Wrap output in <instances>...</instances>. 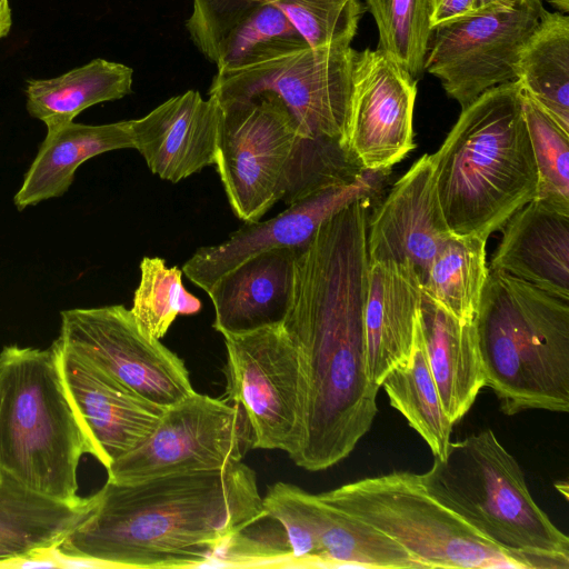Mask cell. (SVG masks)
<instances>
[{"mask_svg": "<svg viewBox=\"0 0 569 569\" xmlns=\"http://www.w3.org/2000/svg\"><path fill=\"white\" fill-rule=\"evenodd\" d=\"M376 202L358 200L332 216L295 259L282 325L298 351L303 407L290 459L308 471L346 459L378 412L380 387L369 377L365 331L367 224Z\"/></svg>", "mask_w": 569, "mask_h": 569, "instance_id": "1", "label": "cell"}, {"mask_svg": "<svg viewBox=\"0 0 569 569\" xmlns=\"http://www.w3.org/2000/svg\"><path fill=\"white\" fill-rule=\"evenodd\" d=\"M87 518L58 545L101 568L227 566L234 540L264 516L242 461L133 483L108 481Z\"/></svg>", "mask_w": 569, "mask_h": 569, "instance_id": "2", "label": "cell"}, {"mask_svg": "<svg viewBox=\"0 0 569 569\" xmlns=\"http://www.w3.org/2000/svg\"><path fill=\"white\" fill-rule=\"evenodd\" d=\"M429 159L450 232L488 239L500 231L538 190L519 81L493 87L463 107Z\"/></svg>", "mask_w": 569, "mask_h": 569, "instance_id": "3", "label": "cell"}, {"mask_svg": "<svg viewBox=\"0 0 569 569\" xmlns=\"http://www.w3.org/2000/svg\"><path fill=\"white\" fill-rule=\"evenodd\" d=\"M486 387L501 411H569V301L489 270L473 318Z\"/></svg>", "mask_w": 569, "mask_h": 569, "instance_id": "4", "label": "cell"}, {"mask_svg": "<svg viewBox=\"0 0 569 569\" xmlns=\"http://www.w3.org/2000/svg\"><path fill=\"white\" fill-rule=\"evenodd\" d=\"M90 455L67 393L56 342L0 352V473L39 496L78 500L77 470Z\"/></svg>", "mask_w": 569, "mask_h": 569, "instance_id": "5", "label": "cell"}, {"mask_svg": "<svg viewBox=\"0 0 569 569\" xmlns=\"http://www.w3.org/2000/svg\"><path fill=\"white\" fill-rule=\"evenodd\" d=\"M428 491L529 569H568L569 538L537 505L516 458L491 429L451 441L422 473Z\"/></svg>", "mask_w": 569, "mask_h": 569, "instance_id": "6", "label": "cell"}, {"mask_svg": "<svg viewBox=\"0 0 569 569\" xmlns=\"http://www.w3.org/2000/svg\"><path fill=\"white\" fill-rule=\"evenodd\" d=\"M318 495L392 538L420 568L529 569L432 496L422 473L393 471Z\"/></svg>", "mask_w": 569, "mask_h": 569, "instance_id": "7", "label": "cell"}, {"mask_svg": "<svg viewBox=\"0 0 569 569\" xmlns=\"http://www.w3.org/2000/svg\"><path fill=\"white\" fill-rule=\"evenodd\" d=\"M357 52L350 46L306 47L219 69L209 96L222 103L274 94L305 140L337 141L345 147Z\"/></svg>", "mask_w": 569, "mask_h": 569, "instance_id": "8", "label": "cell"}, {"mask_svg": "<svg viewBox=\"0 0 569 569\" xmlns=\"http://www.w3.org/2000/svg\"><path fill=\"white\" fill-rule=\"evenodd\" d=\"M220 106L214 166L233 213L256 222L284 198L289 168L303 138L274 94L263 92Z\"/></svg>", "mask_w": 569, "mask_h": 569, "instance_id": "9", "label": "cell"}, {"mask_svg": "<svg viewBox=\"0 0 569 569\" xmlns=\"http://www.w3.org/2000/svg\"><path fill=\"white\" fill-rule=\"evenodd\" d=\"M251 449L253 437L243 407L196 391L166 407L150 435L107 469V480L133 483L217 470L242 461Z\"/></svg>", "mask_w": 569, "mask_h": 569, "instance_id": "10", "label": "cell"}, {"mask_svg": "<svg viewBox=\"0 0 569 569\" xmlns=\"http://www.w3.org/2000/svg\"><path fill=\"white\" fill-rule=\"evenodd\" d=\"M227 361L223 399L239 403L248 417L253 449H298L303 390L296 346L282 322L223 333Z\"/></svg>", "mask_w": 569, "mask_h": 569, "instance_id": "11", "label": "cell"}, {"mask_svg": "<svg viewBox=\"0 0 569 569\" xmlns=\"http://www.w3.org/2000/svg\"><path fill=\"white\" fill-rule=\"evenodd\" d=\"M546 13L540 0H525L480 7L436 24L423 71L463 108L485 91L517 80L520 50Z\"/></svg>", "mask_w": 569, "mask_h": 569, "instance_id": "12", "label": "cell"}, {"mask_svg": "<svg viewBox=\"0 0 569 569\" xmlns=\"http://www.w3.org/2000/svg\"><path fill=\"white\" fill-rule=\"evenodd\" d=\"M62 347L163 408L196 392L184 361L149 337L122 305L61 312Z\"/></svg>", "mask_w": 569, "mask_h": 569, "instance_id": "13", "label": "cell"}, {"mask_svg": "<svg viewBox=\"0 0 569 569\" xmlns=\"http://www.w3.org/2000/svg\"><path fill=\"white\" fill-rule=\"evenodd\" d=\"M391 169L363 170L356 179L317 191L266 221L246 222L214 246L200 247L182 272L208 292L224 273L258 253L306 246L317 229L332 216L362 199H378Z\"/></svg>", "mask_w": 569, "mask_h": 569, "instance_id": "14", "label": "cell"}, {"mask_svg": "<svg viewBox=\"0 0 569 569\" xmlns=\"http://www.w3.org/2000/svg\"><path fill=\"white\" fill-rule=\"evenodd\" d=\"M417 81L382 51H358L345 148L362 170L391 169L415 148Z\"/></svg>", "mask_w": 569, "mask_h": 569, "instance_id": "15", "label": "cell"}, {"mask_svg": "<svg viewBox=\"0 0 569 569\" xmlns=\"http://www.w3.org/2000/svg\"><path fill=\"white\" fill-rule=\"evenodd\" d=\"M54 342L62 380L86 431L90 455L108 469L150 435L166 408Z\"/></svg>", "mask_w": 569, "mask_h": 569, "instance_id": "16", "label": "cell"}, {"mask_svg": "<svg viewBox=\"0 0 569 569\" xmlns=\"http://www.w3.org/2000/svg\"><path fill=\"white\" fill-rule=\"evenodd\" d=\"M372 209L367 224L369 262L409 263L422 286L433 257L452 236L439 204L429 154L415 161Z\"/></svg>", "mask_w": 569, "mask_h": 569, "instance_id": "17", "label": "cell"}, {"mask_svg": "<svg viewBox=\"0 0 569 569\" xmlns=\"http://www.w3.org/2000/svg\"><path fill=\"white\" fill-rule=\"evenodd\" d=\"M222 108L197 90L171 97L142 118L131 120L133 144L150 171L177 183L214 166Z\"/></svg>", "mask_w": 569, "mask_h": 569, "instance_id": "18", "label": "cell"}, {"mask_svg": "<svg viewBox=\"0 0 569 569\" xmlns=\"http://www.w3.org/2000/svg\"><path fill=\"white\" fill-rule=\"evenodd\" d=\"M489 270L569 301V208L535 199L505 223Z\"/></svg>", "mask_w": 569, "mask_h": 569, "instance_id": "19", "label": "cell"}, {"mask_svg": "<svg viewBox=\"0 0 569 569\" xmlns=\"http://www.w3.org/2000/svg\"><path fill=\"white\" fill-rule=\"evenodd\" d=\"M422 286L416 269L406 262L368 264L365 331L368 372L381 387L383 378L412 352Z\"/></svg>", "mask_w": 569, "mask_h": 569, "instance_id": "20", "label": "cell"}, {"mask_svg": "<svg viewBox=\"0 0 569 569\" xmlns=\"http://www.w3.org/2000/svg\"><path fill=\"white\" fill-rule=\"evenodd\" d=\"M298 249L258 253L221 276L207 292L214 308L212 327L223 335L281 323L291 303Z\"/></svg>", "mask_w": 569, "mask_h": 569, "instance_id": "21", "label": "cell"}, {"mask_svg": "<svg viewBox=\"0 0 569 569\" xmlns=\"http://www.w3.org/2000/svg\"><path fill=\"white\" fill-rule=\"evenodd\" d=\"M420 322L443 411L455 425L486 387L473 320H459L422 296Z\"/></svg>", "mask_w": 569, "mask_h": 569, "instance_id": "22", "label": "cell"}, {"mask_svg": "<svg viewBox=\"0 0 569 569\" xmlns=\"http://www.w3.org/2000/svg\"><path fill=\"white\" fill-rule=\"evenodd\" d=\"M134 148L131 120L107 124L73 121L48 128L47 136L13 201L18 210L61 197L84 161L118 149Z\"/></svg>", "mask_w": 569, "mask_h": 569, "instance_id": "23", "label": "cell"}, {"mask_svg": "<svg viewBox=\"0 0 569 569\" xmlns=\"http://www.w3.org/2000/svg\"><path fill=\"white\" fill-rule=\"evenodd\" d=\"M96 497L66 502L28 491L0 473V566L60 545L90 513Z\"/></svg>", "mask_w": 569, "mask_h": 569, "instance_id": "24", "label": "cell"}, {"mask_svg": "<svg viewBox=\"0 0 569 569\" xmlns=\"http://www.w3.org/2000/svg\"><path fill=\"white\" fill-rule=\"evenodd\" d=\"M132 77V68L97 58L56 78L29 80L27 110L47 129L71 122L89 107L130 94Z\"/></svg>", "mask_w": 569, "mask_h": 569, "instance_id": "25", "label": "cell"}, {"mask_svg": "<svg viewBox=\"0 0 569 569\" xmlns=\"http://www.w3.org/2000/svg\"><path fill=\"white\" fill-rule=\"evenodd\" d=\"M522 91L569 132V18L548 12L517 61Z\"/></svg>", "mask_w": 569, "mask_h": 569, "instance_id": "26", "label": "cell"}, {"mask_svg": "<svg viewBox=\"0 0 569 569\" xmlns=\"http://www.w3.org/2000/svg\"><path fill=\"white\" fill-rule=\"evenodd\" d=\"M390 405L429 446L435 458L443 459L451 442L453 423L446 416L425 349L420 311L410 358L382 380Z\"/></svg>", "mask_w": 569, "mask_h": 569, "instance_id": "27", "label": "cell"}, {"mask_svg": "<svg viewBox=\"0 0 569 569\" xmlns=\"http://www.w3.org/2000/svg\"><path fill=\"white\" fill-rule=\"evenodd\" d=\"M315 522L321 568H420L397 541L316 495Z\"/></svg>", "mask_w": 569, "mask_h": 569, "instance_id": "28", "label": "cell"}, {"mask_svg": "<svg viewBox=\"0 0 569 569\" xmlns=\"http://www.w3.org/2000/svg\"><path fill=\"white\" fill-rule=\"evenodd\" d=\"M487 239L452 234L437 251L422 296L462 321H472L489 274Z\"/></svg>", "mask_w": 569, "mask_h": 569, "instance_id": "29", "label": "cell"}, {"mask_svg": "<svg viewBox=\"0 0 569 569\" xmlns=\"http://www.w3.org/2000/svg\"><path fill=\"white\" fill-rule=\"evenodd\" d=\"M201 307V301L184 288L181 269L167 267L159 257L142 258L130 310L149 337L160 340L178 316L194 315Z\"/></svg>", "mask_w": 569, "mask_h": 569, "instance_id": "30", "label": "cell"}, {"mask_svg": "<svg viewBox=\"0 0 569 569\" xmlns=\"http://www.w3.org/2000/svg\"><path fill=\"white\" fill-rule=\"evenodd\" d=\"M365 1L377 23V49L416 79L423 71L432 29L428 0Z\"/></svg>", "mask_w": 569, "mask_h": 569, "instance_id": "31", "label": "cell"}, {"mask_svg": "<svg viewBox=\"0 0 569 569\" xmlns=\"http://www.w3.org/2000/svg\"><path fill=\"white\" fill-rule=\"evenodd\" d=\"M306 47L308 44L283 11L269 3L254 11L228 36L216 66L217 70L234 68Z\"/></svg>", "mask_w": 569, "mask_h": 569, "instance_id": "32", "label": "cell"}, {"mask_svg": "<svg viewBox=\"0 0 569 569\" xmlns=\"http://www.w3.org/2000/svg\"><path fill=\"white\" fill-rule=\"evenodd\" d=\"M522 110L538 174L536 199L569 208V132L523 91Z\"/></svg>", "mask_w": 569, "mask_h": 569, "instance_id": "33", "label": "cell"}, {"mask_svg": "<svg viewBox=\"0 0 569 569\" xmlns=\"http://www.w3.org/2000/svg\"><path fill=\"white\" fill-rule=\"evenodd\" d=\"M315 499L300 487L279 481L262 498L264 513L282 528L292 567H320L321 551L315 523Z\"/></svg>", "mask_w": 569, "mask_h": 569, "instance_id": "34", "label": "cell"}, {"mask_svg": "<svg viewBox=\"0 0 569 569\" xmlns=\"http://www.w3.org/2000/svg\"><path fill=\"white\" fill-rule=\"evenodd\" d=\"M274 4L310 48L349 47L361 17L359 0H279Z\"/></svg>", "mask_w": 569, "mask_h": 569, "instance_id": "35", "label": "cell"}, {"mask_svg": "<svg viewBox=\"0 0 569 569\" xmlns=\"http://www.w3.org/2000/svg\"><path fill=\"white\" fill-rule=\"evenodd\" d=\"M279 0H192L186 29L198 51L216 64L228 36L259 8Z\"/></svg>", "mask_w": 569, "mask_h": 569, "instance_id": "36", "label": "cell"}, {"mask_svg": "<svg viewBox=\"0 0 569 569\" xmlns=\"http://www.w3.org/2000/svg\"><path fill=\"white\" fill-rule=\"evenodd\" d=\"M431 27L477 9V0H428Z\"/></svg>", "mask_w": 569, "mask_h": 569, "instance_id": "37", "label": "cell"}, {"mask_svg": "<svg viewBox=\"0 0 569 569\" xmlns=\"http://www.w3.org/2000/svg\"><path fill=\"white\" fill-rule=\"evenodd\" d=\"M0 568H60L54 556V547L39 549L24 556L3 562Z\"/></svg>", "mask_w": 569, "mask_h": 569, "instance_id": "38", "label": "cell"}, {"mask_svg": "<svg viewBox=\"0 0 569 569\" xmlns=\"http://www.w3.org/2000/svg\"><path fill=\"white\" fill-rule=\"evenodd\" d=\"M11 24L12 18L9 0H3L0 2V39L4 38L9 33Z\"/></svg>", "mask_w": 569, "mask_h": 569, "instance_id": "39", "label": "cell"}, {"mask_svg": "<svg viewBox=\"0 0 569 569\" xmlns=\"http://www.w3.org/2000/svg\"><path fill=\"white\" fill-rule=\"evenodd\" d=\"M525 0H477V8L486 7L489 4H506V6H515L520 4Z\"/></svg>", "mask_w": 569, "mask_h": 569, "instance_id": "40", "label": "cell"}, {"mask_svg": "<svg viewBox=\"0 0 569 569\" xmlns=\"http://www.w3.org/2000/svg\"><path fill=\"white\" fill-rule=\"evenodd\" d=\"M550 2L556 9H558V12L567 14L569 11V0H547Z\"/></svg>", "mask_w": 569, "mask_h": 569, "instance_id": "41", "label": "cell"}, {"mask_svg": "<svg viewBox=\"0 0 569 569\" xmlns=\"http://www.w3.org/2000/svg\"><path fill=\"white\" fill-rule=\"evenodd\" d=\"M3 0H0V2H2Z\"/></svg>", "mask_w": 569, "mask_h": 569, "instance_id": "42", "label": "cell"}]
</instances>
